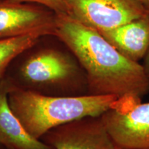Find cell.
<instances>
[{
  "label": "cell",
  "instance_id": "1",
  "mask_svg": "<svg viewBox=\"0 0 149 149\" xmlns=\"http://www.w3.org/2000/svg\"><path fill=\"white\" fill-rule=\"evenodd\" d=\"M54 36L82 68L90 95L141 99L149 93L142 65L123 55L96 30L68 15L57 14Z\"/></svg>",
  "mask_w": 149,
  "mask_h": 149
},
{
  "label": "cell",
  "instance_id": "2",
  "mask_svg": "<svg viewBox=\"0 0 149 149\" xmlns=\"http://www.w3.org/2000/svg\"><path fill=\"white\" fill-rule=\"evenodd\" d=\"M8 99L11 110L24 129L37 139L53 128L73 121L100 117L120 102V98L114 95L48 96L13 84Z\"/></svg>",
  "mask_w": 149,
  "mask_h": 149
},
{
  "label": "cell",
  "instance_id": "3",
  "mask_svg": "<svg viewBox=\"0 0 149 149\" xmlns=\"http://www.w3.org/2000/svg\"><path fill=\"white\" fill-rule=\"evenodd\" d=\"M67 15L97 31H107L144 15L137 0H66Z\"/></svg>",
  "mask_w": 149,
  "mask_h": 149
},
{
  "label": "cell",
  "instance_id": "4",
  "mask_svg": "<svg viewBox=\"0 0 149 149\" xmlns=\"http://www.w3.org/2000/svg\"><path fill=\"white\" fill-rule=\"evenodd\" d=\"M57 14L35 3L0 0V40L29 34L54 35Z\"/></svg>",
  "mask_w": 149,
  "mask_h": 149
},
{
  "label": "cell",
  "instance_id": "5",
  "mask_svg": "<svg viewBox=\"0 0 149 149\" xmlns=\"http://www.w3.org/2000/svg\"><path fill=\"white\" fill-rule=\"evenodd\" d=\"M79 65L63 52L47 48L26 59L19 75L26 83L36 87L64 85L79 77Z\"/></svg>",
  "mask_w": 149,
  "mask_h": 149
},
{
  "label": "cell",
  "instance_id": "6",
  "mask_svg": "<svg viewBox=\"0 0 149 149\" xmlns=\"http://www.w3.org/2000/svg\"><path fill=\"white\" fill-rule=\"evenodd\" d=\"M100 119L119 148H149V102L127 110L111 109Z\"/></svg>",
  "mask_w": 149,
  "mask_h": 149
},
{
  "label": "cell",
  "instance_id": "7",
  "mask_svg": "<svg viewBox=\"0 0 149 149\" xmlns=\"http://www.w3.org/2000/svg\"><path fill=\"white\" fill-rule=\"evenodd\" d=\"M44 142L53 149H121L111 139L100 117L76 120L50 130Z\"/></svg>",
  "mask_w": 149,
  "mask_h": 149
},
{
  "label": "cell",
  "instance_id": "8",
  "mask_svg": "<svg viewBox=\"0 0 149 149\" xmlns=\"http://www.w3.org/2000/svg\"><path fill=\"white\" fill-rule=\"evenodd\" d=\"M98 32L123 55L138 62L149 48V12L120 26Z\"/></svg>",
  "mask_w": 149,
  "mask_h": 149
},
{
  "label": "cell",
  "instance_id": "9",
  "mask_svg": "<svg viewBox=\"0 0 149 149\" xmlns=\"http://www.w3.org/2000/svg\"><path fill=\"white\" fill-rule=\"evenodd\" d=\"M12 84L4 78L0 81V144L8 149H53L30 135L11 110L8 95Z\"/></svg>",
  "mask_w": 149,
  "mask_h": 149
},
{
  "label": "cell",
  "instance_id": "10",
  "mask_svg": "<svg viewBox=\"0 0 149 149\" xmlns=\"http://www.w3.org/2000/svg\"><path fill=\"white\" fill-rule=\"evenodd\" d=\"M42 36L35 33L0 40V81L9 64L18 55L32 48Z\"/></svg>",
  "mask_w": 149,
  "mask_h": 149
},
{
  "label": "cell",
  "instance_id": "11",
  "mask_svg": "<svg viewBox=\"0 0 149 149\" xmlns=\"http://www.w3.org/2000/svg\"><path fill=\"white\" fill-rule=\"evenodd\" d=\"M15 1L42 6L53 11L56 14H67L66 0H15Z\"/></svg>",
  "mask_w": 149,
  "mask_h": 149
},
{
  "label": "cell",
  "instance_id": "12",
  "mask_svg": "<svg viewBox=\"0 0 149 149\" xmlns=\"http://www.w3.org/2000/svg\"><path fill=\"white\" fill-rule=\"evenodd\" d=\"M142 66L144 67V71L146 72V75L149 78V48L144 57V64Z\"/></svg>",
  "mask_w": 149,
  "mask_h": 149
},
{
  "label": "cell",
  "instance_id": "13",
  "mask_svg": "<svg viewBox=\"0 0 149 149\" xmlns=\"http://www.w3.org/2000/svg\"><path fill=\"white\" fill-rule=\"evenodd\" d=\"M137 1L149 12V0H137Z\"/></svg>",
  "mask_w": 149,
  "mask_h": 149
},
{
  "label": "cell",
  "instance_id": "14",
  "mask_svg": "<svg viewBox=\"0 0 149 149\" xmlns=\"http://www.w3.org/2000/svg\"><path fill=\"white\" fill-rule=\"evenodd\" d=\"M146 149H149V148H146Z\"/></svg>",
  "mask_w": 149,
  "mask_h": 149
}]
</instances>
